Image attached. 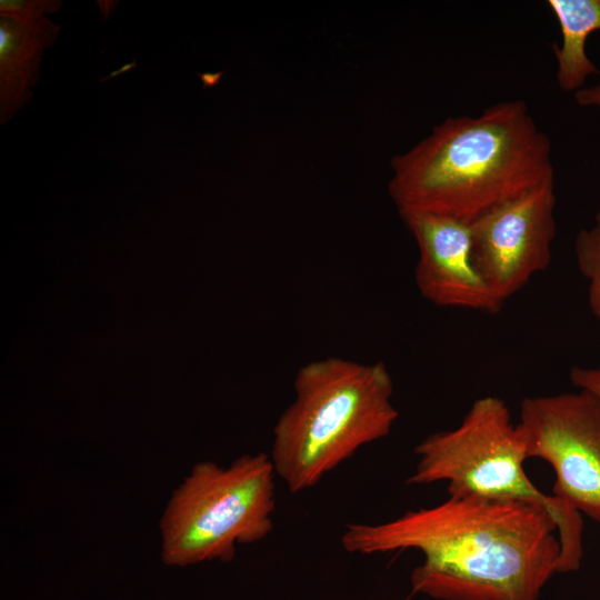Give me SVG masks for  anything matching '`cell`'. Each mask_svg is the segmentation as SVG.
<instances>
[{"label": "cell", "instance_id": "13", "mask_svg": "<svg viewBox=\"0 0 600 600\" xmlns=\"http://www.w3.org/2000/svg\"><path fill=\"white\" fill-rule=\"evenodd\" d=\"M569 379L576 388L589 391L600 399V367L574 366L569 371Z\"/></svg>", "mask_w": 600, "mask_h": 600}, {"label": "cell", "instance_id": "11", "mask_svg": "<svg viewBox=\"0 0 600 600\" xmlns=\"http://www.w3.org/2000/svg\"><path fill=\"white\" fill-rule=\"evenodd\" d=\"M577 267L588 281V306L600 321V211L588 228L581 229L573 243Z\"/></svg>", "mask_w": 600, "mask_h": 600}, {"label": "cell", "instance_id": "1", "mask_svg": "<svg viewBox=\"0 0 600 600\" xmlns=\"http://www.w3.org/2000/svg\"><path fill=\"white\" fill-rule=\"evenodd\" d=\"M341 544L352 553L418 550L413 590L441 600H539L560 573L553 519L519 501L448 497L380 523H350Z\"/></svg>", "mask_w": 600, "mask_h": 600}, {"label": "cell", "instance_id": "15", "mask_svg": "<svg viewBox=\"0 0 600 600\" xmlns=\"http://www.w3.org/2000/svg\"><path fill=\"white\" fill-rule=\"evenodd\" d=\"M136 68H137V58H134L131 62L121 66L119 69L110 72L107 77L99 79L98 82H104L109 79H112L121 73L128 72Z\"/></svg>", "mask_w": 600, "mask_h": 600}, {"label": "cell", "instance_id": "2", "mask_svg": "<svg viewBox=\"0 0 600 600\" xmlns=\"http://www.w3.org/2000/svg\"><path fill=\"white\" fill-rule=\"evenodd\" d=\"M391 169L388 192L400 216L432 213L468 223L554 179L551 141L522 100L447 118L394 156Z\"/></svg>", "mask_w": 600, "mask_h": 600}, {"label": "cell", "instance_id": "9", "mask_svg": "<svg viewBox=\"0 0 600 600\" xmlns=\"http://www.w3.org/2000/svg\"><path fill=\"white\" fill-rule=\"evenodd\" d=\"M60 26L46 17L0 14V123L6 124L32 98L46 48Z\"/></svg>", "mask_w": 600, "mask_h": 600}, {"label": "cell", "instance_id": "4", "mask_svg": "<svg viewBox=\"0 0 600 600\" xmlns=\"http://www.w3.org/2000/svg\"><path fill=\"white\" fill-rule=\"evenodd\" d=\"M418 462L407 483L446 481L449 497L519 501L547 511L557 526L560 572L580 568L583 549L581 513L553 494L542 492L524 469L530 459L524 428L511 420L499 397L477 399L453 429L429 434L414 448Z\"/></svg>", "mask_w": 600, "mask_h": 600}, {"label": "cell", "instance_id": "17", "mask_svg": "<svg viewBox=\"0 0 600 600\" xmlns=\"http://www.w3.org/2000/svg\"><path fill=\"white\" fill-rule=\"evenodd\" d=\"M100 3H102V4H98V6L100 7L101 16H103V18L106 17L104 16L106 13H107V18L109 16H111L113 10L111 9L110 3H112V2L111 1H102Z\"/></svg>", "mask_w": 600, "mask_h": 600}, {"label": "cell", "instance_id": "14", "mask_svg": "<svg viewBox=\"0 0 600 600\" xmlns=\"http://www.w3.org/2000/svg\"><path fill=\"white\" fill-rule=\"evenodd\" d=\"M576 102L581 107L596 108L600 111V81L584 87L573 93Z\"/></svg>", "mask_w": 600, "mask_h": 600}, {"label": "cell", "instance_id": "12", "mask_svg": "<svg viewBox=\"0 0 600 600\" xmlns=\"http://www.w3.org/2000/svg\"><path fill=\"white\" fill-rule=\"evenodd\" d=\"M61 6V0H1L0 14L43 17L47 13H56Z\"/></svg>", "mask_w": 600, "mask_h": 600}, {"label": "cell", "instance_id": "10", "mask_svg": "<svg viewBox=\"0 0 600 600\" xmlns=\"http://www.w3.org/2000/svg\"><path fill=\"white\" fill-rule=\"evenodd\" d=\"M556 17L562 41L553 44L557 61L556 79L560 89L577 92L587 79L598 73L586 52L588 37L600 30V0H548Z\"/></svg>", "mask_w": 600, "mask_h": 600}, {"label": "cell", "instance_id": "6", "mask_svg": "<svg viewBox=\"0 0 600 600\" xmlns=\"http://www.w3.org/2000/svg\"><path fill=\"white\" fill-rule=\"evenodd\" d=\"M530 458L544 460L553 496L600 522V399L586 390L526 397L520 421Z\"/></svg>", "mask_w": 600, "mask_h": 600}, {"label": "cell", "instance_id": "5", "mask_svg": "<svg viewBox=\"0 0 600 600\" xmlns=\"http://www.w3.org/2000/svg\"><path fill=\"white\" fill-rule=\"evenodd\" d=\"M276 471L270 454H242L228 467L197 462L173 490L161 516V558L167 566L230 561L236 547L273 530Z\"/></svg>", "mask_w": 600, "mask_h": 600}, {"label": "cell", "instance_id": "7", "mask_svg": "<svg viewBox=\"0 0 600 600\" xmlns=\"http://www.w3.org/2000/svg\"><path fill=\"white\" fill-rule=\"evenodd\" d=\"M554 179L470 223L476 267L503 304L551 263L557 233Z\"/></svg>", "mask_w": 600, "mask_h": 600}, {"label": "cell", "instance_id": "16", "mask_svg": "<svg viewBox=\"0 0 600 600\" xmlns=\"http://www.w3.org/2000/svg\"><path fill=\"white\" fill-rule=\"evenodd\" d=\"M223 72H218V73H200L198 74L199 78L201 79L202 83H203V87H212V86H216L218 82H219V79L220 77L222 76Z\"/></svg>", "mask_w": 600, "mask_h": 600}, {"label": "cell", "instance_id": "8", "mask_svg": "<svg viewBox=\"0 0 600 600\" xmlns=\"http://www.w3.org/2000/svg\"><path fill=\"white\" fill-rule=\"evenodd\" d=\"M400 217L418 246L414 281L426 300L489 314L502 309L476 267L470 223L432 213Z\"/></svg>", "mask_w": 600, "mask_h": 600}, {"label": "cell", "instance_id": "3", "mask_svg": "<svg viewBox=\"0 0 600 600\" xmlns=\"http://www.w3.org/2000/svg\"><path fill=\"white\" fill-rule=\"evenodd\" d=\"M273 428L270 458L289 491L310 489L361 447L387 437L399 412L384 362L328 357L302 366Z\"/></svg>", "mask_w": 600, "mask_h": 600}]
</instances>
